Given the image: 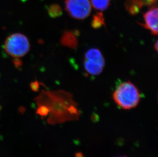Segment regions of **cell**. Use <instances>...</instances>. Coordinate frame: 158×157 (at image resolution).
I'll return each mask as SVG.
<instances>
[{"label":"cell","mask_w":158,"mask_h":157,"mask_svg":"<svg viewBox=\"0 0 158 157\" xmlns=\"http://www.w3.org/2000/svg\"><path fill=\"white\" fill-rule=\"evenodd\" d=\"M110 0H91V3L95 9L105 11L109 7Z\"/></svg>","instance_id":"8"},{"label":"cell","mask_w":158,"mask_h":157,"mask_svg":"<svg viewBox=\"0 0 158 157\" xmlns=\"http://www.w3.org/2000/svg\"><path fill=\"white\" fill-rule=\"evenodd\" d=\"M114 100L121 108L129 110L136 107L140 99V94L137 88L131 82L122 83L113 94Z\"/></svg>","instance_id":"1"},{"label":"cell","mask_w":158,"mask_h":157,"mask_svg":"<svg viewBox=\"0 0 158 157\" xmlns=\"http://www.w3.org/2000/svg\"><path fill=\"white\" fill-rule=\"evenodd\" d=\"M154 48H155V50H156V51H158V41H157L156 42L155 46H154Z\"/></svg>","instance_id":"14"},{"label":"cell","mask_w":158,"mask_h":157,"mask_svg":"<svg viewBox=\"0 0 158 157\" xmlns=\"http://www.w3.org/2000/svg\"><path fill=\"white\" fill-rule=\"evenodd\" d=\"M65 8L69 15L75 19H85L91 12L89 0H66Z\"/></svg>","instance_id":"4"},{"label":"cell","mask_w":158,"mask_h":157,"mask_svg":"<svg viewBox=\"0 0 158 157\" xmlns=\"http://www.w3.org/2000/svg\"><path fill=\"white\" fill-rule=\"evenodd\" d=\"M92 26L94 29L100 28L105 26V18L102 13H97L94 15L92 22Z\"/></svg>","instance_id":"9"},{"label":"cell","mask_w":158,"mask_h":157,"mask_svg":"<svg viewBox=\"0 0 158 157\" xmlns=\"http://www.w3.org/2000/svg\"><path fill=\"white\" fill-rule=\"evenodd\" d=\"M13 62L15 66L18 68H19L22 65V62L19 58H15L13 60Z\"/></svg>","instance_id":"13"},{"label":"cell","mask_w":158,"mask_h":157,"mask_svg":"<svg viewBox=\"0 0 158 157\" xmlns=\"http://www.w3.org/2000/svg\"><path fill=\"white\" fill-rule=\"evenodd\" d=\"M61 43L64 46H67L71 48H74L77 46V40L76 37L72 33L67 32L64 33L61 39Z\"/></svg>","instance_id":"7"},{"label":"cell","mask_w":158,"mask_h":157,"mask_svg":"<svg viewBox=\"0 0 158 157\" xmlns=\"http://www.w3.org/2000/svg\"><path fill=\"white\" fill-rule=\"evenodd\" d=\"M36 113L41 116H46L49 113V110L46 106L44 105H39Z\"/></svg>","instance_id":"11"},{"label":"cell","mask_w":158,"mask_h":157,"mask_svg":"<svg viewBox=\"0 0 158 157\" xmlns=\"http://www.w3.org/2000/svg\"><path fill=\"white\" fill-rule=\"evenodd\" d=\"M126 8L132 15H135L139 12L143 5L140 0H129L126 3Z\"/></svg>","instance_id":"6"},{"label":"cell","mask_w":158,"mask_h":157,"mask_svg":"<svg viewBox=\"0 0 158 157\" xmlns=\"http://www.w3.org/2000/svg\"><path fill=\"white\" fill-rule=\"evenodd\" d=\"M48 12L51 18H57L62 14L61 8L57 4L51 5L48 7Z\"/></svg>","instance_id":"10"},{"label":"cell","mask_w":158,"mask_h":157,"mask_svg":"<svg viewBox=\"0 0 158 157\" xmlns=\"http://www.w3.org/2000/svg\"><path fill=\"white\" fill-rule=\"evenodd\" d=\"M124 157V156H123V157Z\"/></svg>","instance_id":"15"},{"label":"cell","mask_w":158,"mask_h":157,"mask_svg":"<svg viewBox=\"0 0 158 157\" xmlns=\"http://www.w3.org/2000/svg\"><path fill=\"white\" fill-rule=\"evenodd\" d=\"M158 8L153 7L143 15L145 24H140L144 28L150 30L154 35L158 34Z\"/></svg>","instance_id":"5"},{"label":"cell","mask_w":158,"mask_h":157,"mask_svg":"<svg viewBox=\"0 0 158 157\" xmlns=\"http://www.w3.org/2000/svg\"><path fill=\"white\" fill-rule=\"evenodd\" d=\"M4 49L10 56L14 58H21L29 52L30 43L28 38L24 34L14 33L6 39Z\"/></svg>","instance_id":"2"},{"label":"cell","mask_w":158,"mask_h":157,"mask_svg":"<svg viewBox=\"0 0 158 157\" xmlns=\"http://www.w3.org/2000/svg\"><path fill=\"white\" fill-rule=\"evenodd\" d=\"M30 87H31V88L32 91H39V88H40V83L37 81L33 82L31 83Z\"/></svg>","instance_id":"12"},{"label":"cell","mask_w":158,"mask_h":157,"mask_svg":"<svg viewBox=\"0 0 158 157\" xmlns=\"http://www.w3.org/2000/svg\"><path fill=\"white\" fill-rule=\"evenodd\" d=\"M105 66V60L99 50L93 48L85 53L84 66L89 74L93 76L100 74Z\"/></svg>","instance_id":"3"}]
</instances>
